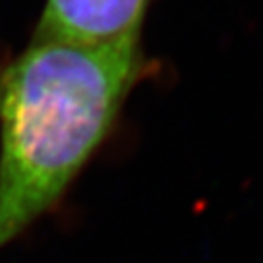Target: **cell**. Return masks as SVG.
Wrapping results in <instances>:
<instances>
[{
	"label": "cell",
	"instance_id": "cell-1",
	"mask_svg": "<svg viewBox=\"0 0 263 263\" xmlns=\"http://www.w3.org/2000/svg\"><path fill=\"white\" fill-rule=\"evenodd\" d=\"M139 33L33 41L0 75V249L48 212L110 134L141 71Z\"/></svg>",
	"mask_w": 263,
	"mask_h": 263
},
{
	"label": "cell",
	"instance_id": "cell-2",
	"mask_svg": "<svg viewBox=\"0 0 263 263\" xmlns=\"http://www.w3.org/2000/svg\"><path fill=\"white\" fill-rule=\"evenodd\" d=\"M148 0H46L33 41L103 44L141 29Z\"/></svg>",
	"mask_w": 263,
	"mask_h": 263
}]
</instances>
